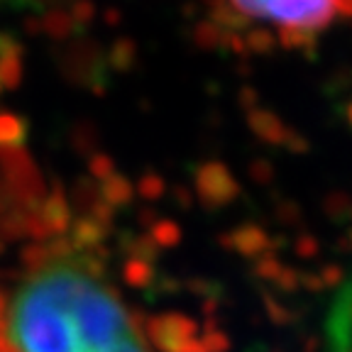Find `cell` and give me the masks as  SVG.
I'll return each instance as SVG.
<instances>
[{
    "label": "cell",
    "instance_id": "1",
    "mask_svg": "<svg viewBox=\"0 0 352 352\" xmlns=\"http://www.w3.org/2000/svg\"><path fill=\"white\" fill-rule=\"evenodd\" d=\"M0 352H201L179 318L140 308L98 259L50 245L0 294Z\"/></svg>",
    "mask_w": 352,
    "mask_h": 352
},
{
    "label": "cell",
    "instance_id": "2",
    "mask_svg": "<svg viewBox=\"0 0 352 352\" xmlns=\"http://www.w3.org/2000/svg\"><path fill=\"white\" fill-rule=\"evenodd\" d=\"M242 15L274 25L281 34L306 37L338 17H352V0H230Z\"/></svg>",
    "mask_w": 352,
    "mask_h": 352
},
{
    "label": "cell",
    "instance_id": "3",
    "mask_svg": "<svg viewBox=\"0 0 352 352\" xmlns=\"http://www.w3.org/2000/svg\"><path fill=\"white\" fill-rule=\"evenodd\" d=\"M3 88H6V86H3V78H0V91H3Z\"/></svg>",
    "mask_w": 352,
    "mask_h": 352
}]
</instances>
